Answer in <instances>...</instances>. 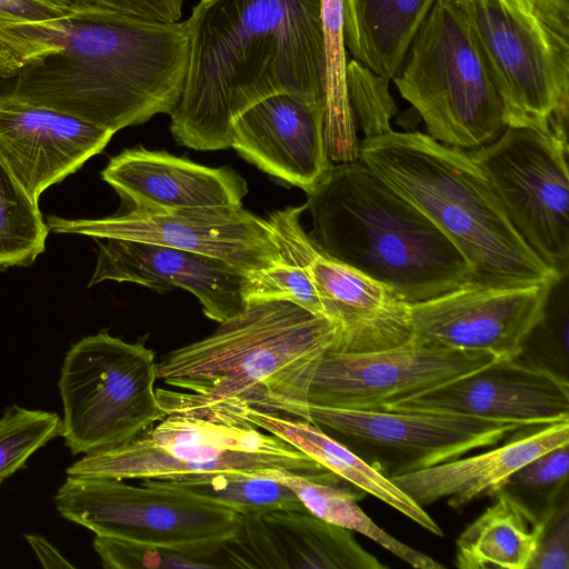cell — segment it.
Here are the masks:
<instances>
[{
	"label": "cell",
	"instance_id": "cell-1",
	"mask_svg": "<svg viewBox=\"0 0 569 569\" xmlns=\"http://www.w3.org/2000/svg\"><path fill=\"white\" fill-rule=\"evenodd\" d=\"M186 21L79 10L44 21L0 20L8 93L117 132L170 114L186 77Z\"/></svg>",
	"mask_w": 569,
	"mask_h": 569
},
{
	"label": "cell",
	"instance_id": "cell-2",
	"mask_svg": "<svg viewBox=\"0 0 569 569\" xmlns=\"http://www.w3.org/2000/svg\"><path fill=\"white\" fill-rule=\"evenodd\" d=\"M186 24L187 71L170 113L179 144L230 148L234 120L273 94L326 107L321 0H200Z\"/></svg>",
	"mask_w": 569,
	"mask_h": 569
},
{
	"label": "cell",
	"instance_id": "cell-3",
	"mask_svg": "<svg viewBox=\"0 0 569 569\" xmlns=\"http://www.w3.org/2000/svg\"><path fill=\"white\" fill-rule=\"evenodd\" d=\"M336 339L335 325L284 300L249 303L208 337L157 362L166 412L241 425L254 409L310 421L309 389Z\"/></svg>",
	"mask_w": 569,
	"mask_h": 569
},
{
	"label": "cell",
	"instance_id": "cell-4",
	"mask_svg": "<svg viewBox=\"0 0 569 569\" xmlns=\"http://www.w3.org/2000/svg\"><path fill=\"white\" fill-rule=\"evenodd\" d=\"M305 208L312 218L309 236L326 254L409 305L473 282L452 242L359 159L332 166Z\"/></svg>",
	"mask_w": 569,
	"mask_h": 569
},
{
	"label": "cell",
	"instance_id": "cell-5",
	"mask_svg": "<svg viewBox=\"0 0 569 569\" xmlns=\"http://www.w3.org/2000/svg\"><path fill=\"white\" fill-rule=\"evenodd\" d=\"M359 160L419 209L467 260L473 282H553L549 268L511 223L469 151L422 132L392 129L359 141Z\"/></svg>",
	"mask_w": 569,
	"mask_h": 569
},
{
	"label": "cell",
	"instance_id": "cell-6",
	"mask_svg": "<svg viewBox=\"0 0 569 569\" xmlns=\"http://www.w3.org/2000/svg\"><path fill=\"white\" fill-rule=\"evenodd\" d=\"M500 96L506 126L567 129L569 0H449Z\"/></svg>",
	"mask_w": 569,
	"mask_h": 569
},
{
	"label": "cell",
	"instance_id": "cell-7",
	"mask_svg": "<svg viewBox=\"0 0 569 569\" xmlns=\"http://www.w3.org/2000/svg\"><path fill=\"white\" fill-rule=\"evenodd\" d=\"M292 472L326 483L340 477L282 439L251 425L170 413L136 438L87 453L68 476L169 480L208 472Z\"/></svg>",
	"mask_w": 569,
	"mask_h": 569
},
{
	"label": "cell",
	"instance_id": "cell-8",
	"mask_svg": "<svg viewBox=\"0 0 569 569\" xmlns=\"http://www.w3.org/2000/svg\"><path fill=\"white\" fill-rule=\"evenodd\" d=\"M391 80L423 120L427 134L443 144L473 150L506 128L486 61L449 0L436 1Z\"/></svg>",
	"mask_w": 569,
	"mask_h": 569
},
{
	"label": "cell",
	"instance_id": "cell-9",
	"mask_svg": "<svg viewBox=\"0 0 569 569\" xmlns=\"http://www.w3.org/2000/svg\"><path fill=\"white\" fill-rule=\"evenodd\" d=\"M156 380V355L144 341L100 331L73 345L59 379L61 435L71 452L119 446L162 420Z\"/></svg>",
	"mask_w": 569,
	"mask_h": 569
},
{
	"label": "cell",
	"instance_id": "cell-10",
	"mask_svg": "<svg viewBox=\"0 0 569 569\" xmlns=\"http://www.w3.org/2000/svg\"><path fill=\"white\" fill-rule=\"evenodd\" d=\"M54 503L60 515L99 536L127 540L188 545L227 541L241 515L211 498L169 481L122 480L68 476Z\"/></svg>",
	"mask_w": 569,
	"mask_h": 569
},
{
	"label": "cell",
	"instance_id": "cell-11",
	"mask_svg": "<svg viewBox=\"0 0 569 569\" xmlns=\"http://www.w3.org/2000/svg\"><path fill=\"white\" fill-rule=\"evenodd\" d=\"M469 152L528 247L558 274L568 272L567 129L506 126Z\"/></svg>",
	"mask_w": 569,
	"mask_h": 569
},
{
	"label": "cell",
	"instance_id": "cell-12",
	"mask_svg": "<svg viewBox=\"0 0 569 569\" xmlns=\"http://www.w3.org/2000/svg\"><path fill=\"white\" fill-rule=\"evenodd\" d=\"M305 209L303 204L277 210L268 222L281 256L308 273L326 318L336 327L329 351L369 352L412 339L409 303L388 286L326 254L301 224Z\"/></svg>",
	"mask_w": 569,
	"mask_h": 569
},
{
	"label": "cell",
	"instance_id": "cell-13",
	"mask_svg": "<svg viewBox=\"0 0 569 569\" xmlns=\"http://www.w3.org/2000/svg\"><path fill=\"white\" fill-rule=\"evenodd\" d=\"M498 358L413 337L387 349L327 351L309 389V405L378 410L476 372Z\"/></svg>",
	"mask_w": 569,
	"mask_h": 569
},
{
	"label": "cell",
	"instance_id": "cell-14",
	"mask_svg": "<svg viewBox=\"0 0 569 569\" xmlns=\"http://www.w3.org/2000/svg\"><path fill=\"white\" fill-rule=\"evenodd\" d=\"M56 233L162 244L213 257L248 273L282 259L268 220L242 206L158 211L132 209L96 219L47 218Z\"/></svg>",
	"mask_w": 569,
	"mask_h": 569
},
{
	"label": "cell",
	"instance_id": "cell-15",
	"mask_svg": "<svg viewBox=\"0 0 569 569\" xmlns=\"http://www.w3.org/2000/svg\"><path fill=\"white\" fill-rule=\"evenodd\" d=\"M310 422L326 427L395 463L393 475L420 470L493 446L530 426L419 410H349L309 405ZM390 477V476H389Z\"/></svg>",
	"mask_w": 569,
	"mask_h": 569
},
{
	"label": "cell",
	"instance_id": "cell-16",
	"mask_svg": "<svg viewBox=\"0 0 569 569\" xmlns=\"http://www.w3.org/2000/svg\"><path fill=\"white\" fill-rule=\"evenodd\" d=\"M551 284L468 282L410 303L413 337L455 349L488 351L498 359L520 357L543 317Z\"/></svg>",
	"mask_w": 569,
	"mask_h": 569
},
{
	"label": "cell",
	"instance_id": "cell-17",
	"mask_svg": "<svg viewBox=\"0 0 569 569\" xmlns=\"http://www.w3.org/2000/svg\"><path fill=\"white\" fill-rule=\"evenodd\" d=\"M518 358L497 359L383 409L447 412L530 426L569 421L567 379L545 367L521 363Z\"/></svg>",
	"mask_w": 569,
	"mask_h": 569
},
{
	"label": "cell",
	"instance_id": "cell-18",
	"mask_svg": "<svg viewBox=\"0 0 569 569\" xmlns=\"http://www.w3.org/2000/svg\"><path fill=\"white\" fill-rule=\"evenodd\" d=\"M116 132L0 93V160L28 196L43 191L100 153Z\"/></svg>",
	"mask_w": 569,
	"mask_h": 569
},
{
	"label": "cell",
	"instance_id": "cell-19",
	"mask_svg": "<svg viewBox=\"0 0 569 569\" xmlns=\"http://www.w3.org/2000/svg\"><path fill=\"white\" fill-rule=\"evenodd\" d=\"M97 263L88 287L131 282L156 291L180 288L192 293L204 316L218 323L247 308L246 272L206 254L162 244L114 238L96 239Z\"/></svg>",
	"mask_w": 569,
	"mask_h": 569
},
{
	"label": "cell",
	"instance_id": "cell-20",
	"mask_svg": "<svg viewBox=\"0 0 569 569\" xmlns=\"http://www.w3.org/2000/svg\"><path fill=\"white\" fill-rule=\"evenodd\" d=\"M230 148L307 193L333 166L325 140V108L289 93L273 94L244 110L232 124Z\"/></svg>",
	"mask_w": 569,
	"mask_h": 569
},
{
	"label": "cell",
	"instance_id": "cell-21",
	"mask_svg": "<svg viewBox=\"0 0 569 569\" xmlns=\"http://www.w3.org/2000/svg\"><path fill=\"white\" fill-rule=\"evenodd\" d=\"M224 553L229 568H386L350 530L297 510L241 516L237 532L224 542Z\"/></svg>",
	"mask_w": 569,
	"mask_h": 569
},
{
	"label": "cell",
	"instance_id": "cell-22",
	"mask_svg": "<svg viewBox=\"0 0 569 569\" xmlns=\"http://www.w3.org/2000/svg\"><path fill=\"white\" fill-rule=\"evenodd\" d=\"M101 177L140 210L242 206L248 190L244 179L230 168H211L142 147L111 158Z\"/></svg>",
	"mask_w": 569,
	"mask_h": 569
},
{
	"label": "cell",
	"instance_id": "cell-23",
	"mask_svg": "<svg viewBox=\"0 0 569 569\" xmlns=\"http://www.w3.org/2000/svg\"><path fill=\"white\" fill-rule=\"evenodd\" d=\"M569 443V421L535 426L487 452L457 458L420 470L390 476V480L420 506L448 497L462 507L503 489L509 477L539 455Z\"/></svg>",
	"mask_w": 569,
	"mask_h": 569
},
{
	"label": "cell",
	"instance_id": "cell-24",
	"mask_svg": "<svg viewBox=\"0 0 569 569\" xmlns=\"http://www.w3.org/2000/svg\"><path fill=\"white\" fill-rule=\"evenodd\" d=\"M239 422L251 425L282 439L356 489L386 502L429 532L440 537L443 535L422 506L407 496L382 471L328 436L319 426L303 419L277 416L254 409L246 411L239 418Z\"/></svg>",
	"mask_w": 569,
	"mask_h": 569
},
{
	"label": "cell",
	"instance_id": "cell-25",
	"mask_svg": "<svg viewBox=\"0 0 569 569\" xmlns=\"http://www.w3.org/2000/svg\"><path fill=\"white\" fill-rule=\"evenodd\" d=\"M437 0H343L345 43L356 61L391 80Z\"/></svg>",
	"mask_w": 569,
	"mask_h": 569
},
{
	"label": "cell",
	"instance_id": "cell-26",
	"mask_svg": "<svg viewBox=\"0 0 569 569\" xmlns=\"http://www.w3.org/2000/svg\"><path fill=\"white\" fill-rule=\"evenodd\" d=\"M488 507L459 536L456 567L460 569H529L547 520L538 519L507 491L496 492Z\"/></svg>",
	"mask_w": 569,
	"mask_h": 569
},
{
	"label": "cell",
	"instance_id": "cell-27",
	"mask_svg": "<svg viewBox=\"0 0 569 569\" xmlns=\"http://www.w3.org/2000/svg\"><path fill=\"white\" fill-rule=\"evenodd\" d=\"M290 488L303 507L318 518L361 533L408 565L418 569H440L433 558L399 541L378 527L359 507L357 492L343 483H326L292 472L271 471L267 475Z\"/></svg>",
	"mask_w": 569,
	"mask_h": 569
},
{
	"label": "cell",
	"instance_id": "cell-28",
	"mask_svg": "<svg viewBox=\"0 0 569 569\" xmlns=\"http://www.w3.org/2000/svg\"><path fill=\"white\" fill-rule=\"evenodd\" d=\"M326 54L325 140L330 160L359 159L357 124L347 88L343 0H321Z\"/></svg>",
	"mask_w": 569,
	"mask_h": 569
},
{
	"label": "cell",
	"instance_id": "cell-29",
	"mask_svg": "<svg viewBox=\"0 0 569 569\" xmlns=\"http://www.w3.org/2000/svg\"><path fill=\"white\" fill-rule=\"evenodd\" d=\"M164 481L219 501L241 516L274 510L308 511L290 488L267 476L222 471L182 475Z\"/></svg>",
	"mask_w": 569,
	"mask_h": 569
},
{
	"label": "cell",
	"instance_id": "cell-30",
	"mask_svg": "<svg viewBox=\"0 0 569 569\" xmlns=\"http://www.w3.org/2000/svg\"><path fill=\"white\" fill-rule=\"evenodd\" d=\"M224 542L162 545L96 535L93 547L107 569L229 568Z\"/></svg>",
	"mask_w": 569,
	"mask_h": 569
},
{
	"label": "cell",
	"instance_id": "cell-31",
	"mask_svg": "<svg viewBox=\"0 0 569 569\" xmlns=\"http://www.w3.org/2000/svg\"><path fill=\"white\" fill-rule=\"evenodd\" d=\"M48 233L38 202L0 160V268L34 262L46 250Z\"/></svg>",
	"mask_w": 569,
	"mask_h": 569
},
{
	"label": "cell",
	"instance_id": "cell-32",
	"mask_svg": "<svg viewBox=\"0 0 569 569\" xmlns=\"http://www.w3.org/2000/svg\"><path fill=\"white\" fill-rule=\"evenodd\" d=\"M61 418L12 406L0 418V483L24 466L39 448L61 435Z\"/></svg>",
	"mask_w": 569,
	"mask_h": 569
},
{
	"label": "cell",
	"instance_id": "cell-33",
	"mask_svg": "<svg viewBox=\"0 0 569 569\" xmlns=\"http://www.w3.org/2000/svg\"><path fill=\"white\" fill-rule=\"evenodd\" d=\"M244 298L247 305L269 300L290 301L326 318L320 296L308 273L284 257L246 273Z\"/></svg>",
	"mask_w": 569,
	"mask_h": 569
},
{
	"label": "cell",
	"instance_id": "cell-34",
	"mask_svg": "<svg viewBox=\"0 0 569 569\" xmlns=\"http://www.w3.org/2000/svg\"><path fill=\"white\" fill-rule=\"evenodd\" d=\"M388 81L351 61L347 67V88L356 124L365 138L375 137L391 130L390 119L396 106L388 92Z\"/></svg>",
	"mask_w": 569,
	"mask_h": 569
},
{
	"label": "cell",
	"instance_id": "cell-35",
	"mask_svg": "<svg viewBox=\"0 0 569 569\" xmlns=\"http://www.w3.org/2000/svg\"><path fill=\"white\" fill-rule=\"evenodd\" d=\"M79 10L103 12L157 22H178L183 0H69Z\"/></svg>",
	"mask_w": 569,
	"mask_h": 569
},
{
	"label": "cell",
	"instance_id": "cell-36",
	"mask_svg": "<svg viewBox=\"0 0 569 569\" xmlns=\"http://www.w3.org/2000/svg\"><path fill=\"white\" fill-rule=\"evenodd\" d=\"M569 443L550 449L519 468L507 480L508 486L542 488L563 480L569 466Z\"/></svg>",
	"mask_w": 569,
	"mask_h": 569
},
{
	"label": "cell",
	"instance_id": "cell-37",
	"mask_svg": "<svg viewBox=\"0 0 569 569\" xmlns=\"http://www.w3.org/2000/svg\"><path fill=\"white\" fill-rule=\"evenodd\" d=\"M569 568V507L566 502L543 532L529 569Z\"/></svg>",
	"mask_w": 569,
	"mask_h": 569
},
{
	"label": "cell",
	"instance_id": "cell-38",
	"mask_svg": "<svg viewBox=\"0 0 569 569\" xmlns=\"http://www.w3.org/2000/svg\"><path fill=\"white\" fill-rule=\"evenodd\" d=\"M79 11L73 6H60L48 0H0V20L44 21Z\"/></svg>",
	"mask_w": 569,
	"mask_h": 569
},
{
	"label": "cell",
	"instance_id": "cell-39",
	"mask_svg": "<svg viewBox=\"0 0 569 569\" xmlns=\"http://www.w3.org/2000/svg\"><path fill=\"white\" fill-rule=\"evenodd\" d=\"M26 539L46 568H74L48 540L36 535H27Z\"/></svg>",
	"mask_w": 569,
	"mask_h": 569
}]
</instances>
